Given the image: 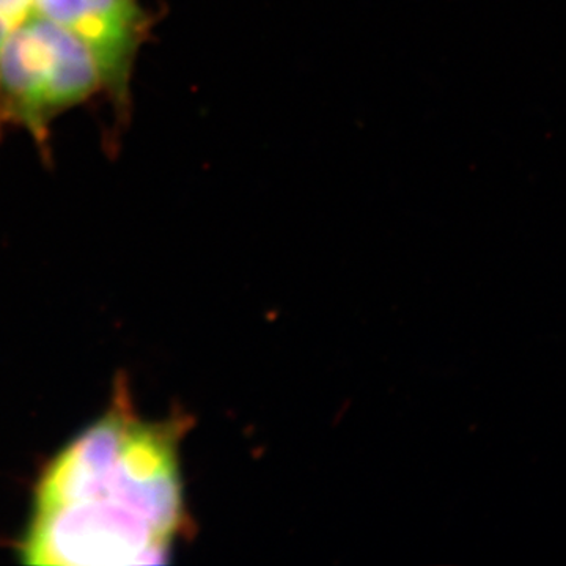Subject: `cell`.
<instances>
[{
  "instance_id": "6da1fadb",
  "label": "cell",
  "mask_w": 566,
  "mask_h": 566,
  "mask_svg": "<svg viewBox=\"0 0 566 566\" xmlns=\"http://www.w3.org/2000/svg\"><path fill=\"white\" fill-rule=\"evenodd\" d=\"M188 417L137 415L125 381L102 417L44 465L18 545L28 565H155L189 528L180 444Z\"/></svg>"
},
{
  "instance_id": "7a4b0ae2",
  "label": "cell",
  "mask_w": 566,
  "mask_h": 566,
  "mask_svg": "<svg viewBox=\"0 0 566 566\" xmlns=\"http://www.w3.org/2000/svg\"><path fill=\"white\" fill-rule=\"evenodd\" d=\"M99 82L87 46L33 10L0 51V125L20 123L43 140L52 115L87 98Z\"/></svg>"
},
{
  "instance_id": "3957f363",
  "label": "cell",
  "mask_w": 566,
  "mask_h": 566,
  "mask_svg": "<svg viewBox=\"0 0 566 566\" xmlns=\"http://www.w3.org/2000/svg\"><path fill=\"white\" fill-rule=\"evenodd\" d=\"M33 10L57 22L91 51L102 82L125 103L134 55L147 22L134 0H33Z\"/></svg>"
},
{
  "instance_id": "277c9868",
  "label": "cell",
  "mask_w": 566,
  "mask_h": 566,
  "mask_svg": "<svg viewBox=\"0 0 566 566\" xmlns=\"http://www.w3.org/2000/svg\"><path fill=\"white\" fill-rule=\"evenodd\" d=\"M33 13V0H0V14L10 22L13 28L21 24L25 18Z\"/></svg>"
},
{
  "instance_id": "5b68a950",
  "label": "cell",
  "mask_w": 566,
  "mask_h": 566,
  "mask_svg": "<svg viewBox=\"0 0 566 566\" xmlns=\"http://www.w3.org/2000/svg\"><path fill=\"white\" fill-rule=\"evenodd\" d=\"M13 25L0 14V51H2L3 43H6L7 36H9V33L13 31Z\"/></svg>"
}]
</instances>
